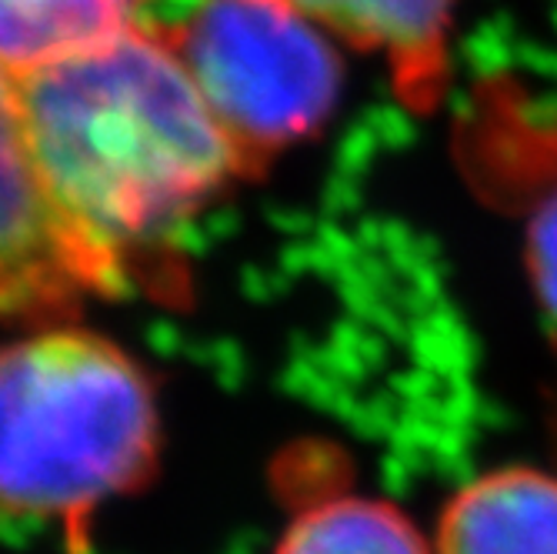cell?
<instances>
[{
  "instance_id": "obj_3",
  "label": "cell",
  "mask_w": 557,
  "mask_h": 554,
  "mask_svg": "<svg viewBox=\"0 0 557 554\" xmlns=\"http://www.w3.org/2000/svg\"><path fill=\"white\" fill-rule=\"evenodd\" d=\"M190 74L247 177L311 137L334 111L341 61L284 0H194L147 21Z\"/></svg>"
},
{
  "instance_id": "obj_4",
  "label": "cell",
  "mask_w": 557,
  "mask_h": 554,
  "mask_svg": "<svg viewBox=\"0 0 557 554\" xmlns=\"http://www.w3.org/2000/svg\"><path fill=\"white\" fill-rule=\"evenodd\" d=\"M127 268L61 208L30 147L11 77L0 71V318H64L124 287Z\"/></svg>"
},
{
  "instance_id": "obj_8",
  "label": "cell",
  "mask_w": 557,
  "mask_h": 554,
  "mask_svg": "<svg viewBox=\"0 0 557 554\" xmlns=\"http://www.w3.org/2000/svg\"><path fill=\"white\" fill-rule=\"evenodd\" d=\"M277 554H431L411 518L374 497H327L304 508Z\"/></svg>"
},
{
  "instance_id": "obj_5",
  "label": "cell",
  "mask_w": 557,
  "mask_h": 554,
  "mask_svg": "<svg viewBox=\"0 0 557 554\" xmlns=\"http://www.w3.org/2000/svg\"><path fill=\"white\" fill-rule=\"evenodd\" d=\"M331 37L384 58L397 97L418 114L437 108L447 84L454 0H284Z\"/></svg>"
},
{
  "instance_id": "obj_9",
  "label": "cell",
  "mask_w": 557,
  "mask_h": 554,
  "mask_svg": "<svg viewBox=\"0 0 557 554\" xmlns=\"http://www.w3.org/2000/svg\"><path fill=\"white\" fill-rule=\"evenodd\" d=\"M528 264L541 305L557 321V190L541 200L528 224Z\"/></svg>"
},
{
  "instance_id": "obj_2",
  "label": "cell",
  "mask_w": 557,
  "mask_h": 554,
  "mask_svg": "<svg viewBox=\"0 0 557 554\" xmlns=\"http://www.w3.org/2000/svg\"><path fill=\"white\" fill-rule=\"evenodd\" d=\"M147 374L108 337L58 328L0 350V512L71 541L158 465Z\"/></svg>"
},
{
  "instance_id": "obj_1",
  "label": "cell",
  "mask_w": 557,
  "mask_h": 554,
  "mask_svg": "<svg viewBox=\"0 0 557 554\" xmlns=\"http://www.w3.org/2000/svg\"><path fill=\"white\" fill-rule=\"evenodd\" d=\"M8 77L50 190L124 268L131 247L247 177L181 58L150 24Z\"/></svg>"
},
{
  "instance_id": "obj_6",
  "label": "cell",
  "mask_w": 557,
  "mask_h": 554,
  "mask_svg": "<svg viewBox=\"0 0 557 554\" xmlns=\"http://www.w3.org/2000/svg\"><path fill=\"white\" fill-rule=\"evenodd\" d=\"M437 554H557V478L504 468L450 497Z\"/></svg>"
},
{
  "instance_id": "obj_7",
  "label": "cell",
  "mask_w": 557,
  "mask_h": 554,
  "mask_svg": "<svg viewBox=\"0 0 557 554\" xmlns=\"http://www.w3.org/2000/svg\"><path fill=\"white\" fill-rule=\"evenodd\" d=\"M161 0H0V71L21 74L154 17Z\"/></svg>"
}]
</instances>
